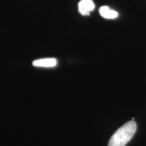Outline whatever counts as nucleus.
I'll return each mask as SVG.
<instances>
[{"label":"nucleus","mask_w":146,"mask_h":146,"mask_svg":"<svg viewBox=\"0 0 146 146\" xmlns=\"http://www.w3.org/2000/svg\"><path fill=\"white\" fill-rule=\"evenodd\" d=\"M136 130L137 124L135 121L125 123L113 134L108 146H125L132 139Z\"/></svg>","instance_id":"1"},{"label":"nucleus","mask_w":146,"mask_h":146,"mask_svg":"<svg viewBox=\"0 0 146 146\" xmlns=\"http://www.w3.org/2000/svg\"><path fill=\"white\" fill-rule=\"evenodd\" d=\"M78 12L83 16L89 15L95 8V3L92 0H81L78 3Z\"/></svg>","instance_id":"2"},{"label":"nucleus","mask_w":146,"mask_h":146,"mask_svg":"<svg viewBox=\"0 0 146 146\" xmlns=\"http://www.w3.org/2000/svg\"><path fill=\"white\" fill-rule=\"evenodd\" d=\"M33 65L36 67L43 68H52L57 65V60L56 58H44L35 60Z\"/></svg>","instance_id":"3"},{"label":"nucleus","mask_w":146,"mask_h":146,"mask_svg":"<svg viewBox=\"0 0 146 146\" xmlns=\"http://www.w3.org/2000/svg\"><path fill=\"white\" fill-rule=\"evenodd\" d=\"M100 14L102 17L106 19H114L118 16V13L116 11L112 10L108 6H102L99 10Z\"/></svg>","instance_id":"4"}]
</instances>
